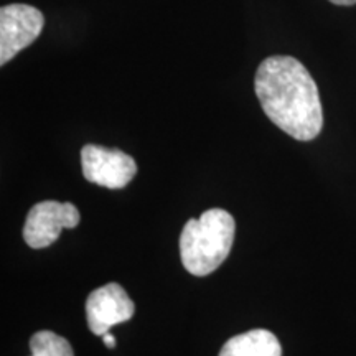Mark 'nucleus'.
I'll use <instances>...</instances> for the list:
<instances>
[{
	"mask_svg": "<svg viewBox=\"0 0 356 356\" xmlns=\"http://www.w3.org/2000/svg\"><path fill=\"white\" fill-rule=\"evenodd\" d=\"M335 6H355L356 0H330Z\"/></svg>",
	"mask_w": 356,
	"mask_h": 356,
	"instance_id": "10",
	"label": "nucleus"
},
{
	"mask_svg": "<svg viewBox=\"0 0 356 356\" xmlns=\"http://www.w3.org/2000/svg\"><path fill=\"white\" fill-rule=\"evenodd\" d=\"M81 165L88 181L113 190L124 188L137 173V163L131 155L95 144L81 149Z\"/></svg>",
	"mask_w": 356,
	"mask_h": 356,
	"instance_id": "4",
	"label": "nucleus"
},
{
	"mask_svg": "<svg viewBox=\"0 0 356 356\" xmlns=\"http://www.w3.org/2000/svg\"><path fill=\"white\" fill-rule=\"evenodd\" d=\"M220 356H282V348L274 333L256 328L226 341Z\"/></svg>",
	"mask_w": 356,
	"mask_h": 356,
	"instance_id": "7",
	"label": "nucleus"
},
{
	"mask_svg": "<svg viewBox=\"0 0 356 356\" xmlns=\"http://www.w3.org/2000/svg\"><path fill=\"white\" fill-rule=\"evenodd\" d=\"M102 340H104V343H106V346H108V348H114L115 346V338H114V335L113 333H104V335L101 337Z\"/></svg>",
	"mask_w": 356,
	"mask_h": 356,
	"instance_id": "9",
	"label": "nucleus"
},
{
	"mask_svg": "<svg viewBox=\"0 0 356 356\" xmlns=\"http://www.w3.org/2000/svg\"><path fill=\"white\" fill-rule=\"evenodd\" d=\"M79 211L73 203L47 200L29 211L24 226V239L30 248L42 249L60 238L61 229H73L79 225Z\"/></svg>",
	"mask_w": 356,
	"mask_h": 356,
	"instance_id": "5",
	"label": "nucleus"
},
{
	"mask_svg": "<svg viewBox=\"0 0 356 356\" xmlns=\"http://www.w3.org/2000/svg\"><path fill=\"white\" fill-rule=\"evenodd\" d=\"M30 350L32 356H74L70 341L50 330L33 333L30 338Z\"/></svg>",
	"mask_w": 356,
	"mask_h": 356,
	"instance_id": "8",
	"label": "nucleus"
},
{
	"mask_svg": "<svg viewBox=\"0 0 356 356\" xmlns=\"http://www.w3.org/2000/svg\"><path fill=\"white\" fill-rule=\"evenodd\" d=\"M44 17L37 7L8 3L0 8V65H7L17 53L40 37Z\"/></svg>",
	"mask_w": 356,
	"mask_h": 356,
	"instance_id": "3",
	"label": "nucleus"
},
{
	"mask_svg": "<svg viewBox=\"0 0 356 356\" xmlns=\"http://www.w3.org/2000/svg\"><path fill=\"white\" fill-rule=\"evenodd\" d=\"M136 305L122 286L111 282L89 293L86 300L88 327L95 335L102 337L114 325L132 318Z\"/></svg>",
	"mask_w": 356,
	"mask_h": 356,
	"instance_id": "6",
	"label": "nucleus"
},
{
	"mask_svg": "<svg viewBox=\"0 0 356 356\" xmlns=\"http://www.w3.org/2000/svg\"><path fill=\"white\" fill-rule=\"evenodd\" d=\"M234 229V218L221 208L186 221L180 236V257L185 269L198 277L215 273L233 248Z\"/></svg>",
	"mask_w": 356,
	"mask_h": 356,
	"instance_id": "2",
	"label": "nucleus"
},
{
	"mask_svg": "<svg viewBox=\"0 0 356 356\" xmlns=\"http://www.w3.org/2000/svg\"><path fill=\"white\" fill-rule=\"evenodd\" d=\"M256 96L270 122L297 140H314L323 127L318 88L293 56L266 58L256 71Z\"/></svg>",
	"mask_w": 356,
	"mask_h": 356,
	"instance_id": "1",
	"label": "nucleus"
}]
</instances>
